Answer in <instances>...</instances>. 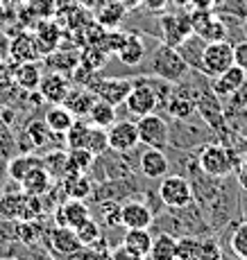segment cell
<instances>
[{
    "mask_svg": "<svg viewBox=\"0 0 247 260\" xmlns=\"http://www.w3.org/2000/svg\"><path fill=\"white\" fill-rule=\"evenodd\" d=\"M198 260H223V247L215 238H200Z\"/></svg>",
    "mask_w": 247,
    "mask_h": 260,
    "instance_id": "47",
    "label": "cell"
},
{
    "mask_svg": "<svg viewBox=\"0 0 247 260\" xmlns=\"http://www.w3.org/2000/svg\"><path fill=\"white\" fill-rule=\"evenodd\" d=\"M0 260H14V258H0Z\"/></svg>",
    "mask_w": 247,
    "mask_h": 260,
    "instance_id": "60",
    "label": "cell"
},
{
    "mask_svg": "<svg viewBox=\"0 0 247 260\" xmlns=\"http://www.w3.org/2000/svg\"><path fill=\"white\" fill-rule=\"evenodd\" d=\"M43 197H37V194H23V204L21 211H18V219H41L43 217Z\"/></svg>",
    "mask_w": 247,
    "mask_h": 260,
    "instance_id": "40",
    "label": "cell"
},
{
    "mask_svg": "<svg viewBox=\"0 0 247 260\" xmlns=\"http://www.w3.org/2000/svg\"><path fill=\"white\" fill-rule=\"evenodd\" d=\"M43 166V156H37V154H14L7 163V172H9V179L16 183L23 181V177L28 172H32L34 168H41Z\"/></svg>",
    "mask_w": 247,
    "mask_h": 260,
    "instance_id": "26",
    "label": "cell"
},
{
    "mask_svg": "<svg viewBox=\"0 0 247 260\" xmlns=\"http://www.w3.org/2000/svg\"><path fill=\"white\" fill-rule=\"evenodd\" d=\"M245 138H247V136H245Z\"/></svg>",
    "mask_w": 247,
    "mask_h": 260,
    "instance_id": "61",
    "label": "cell"
},
{
    "mask_svg": "<svg viewBox=\"0 0 247 260\" xmlns=\"http://www.w3.org/2000/svg\"><path fill=\"white\" fill-rule=\"evenodd\" d=\"M9 57L14 63H25V61H37L41 57V50H39L37 41H34V34L21 32L16 39L9 41Z\"/></svg>",
    "mask_w": 247,
    "mask_h": 260,
    "instance_id": "17",
    "label": "cell"
},
{
    "mask_svg": "<svg viewBox=\"0 0 247 260\" xmlns=\"http://www.w3.org/2000/svg\"><path fill=\"white\" fill-rule=\"evenodd\" d=\"M154 222V211L143 202L120 204V226L125 229H150Z\"/></svg>",
    "mask_w": 247,
    "mask_h": 260,
    "instance_id": "14",
    "label": "cell"
},
{
    "mask_svg": "<svg viewBox=\"0 0 247 260\" xmlns=\"http://www.w3.org/2000/svg\"><path fill=\"white\" fill-rule=\"evenodd\" d=\"M206 46V41L200 34H188V37L184 39V41L177 46V52L181 54V59H184L186 63H188L190 71H200V61H202V50Z\"/></svg>",
    "mask_w": 247,
    "mask_h": 260,
    "instance_id": "27",
    "label": "cell"
},
{
    "mask_svg": "<svg viewBox=\"0 0 247 260\" xmlns=\"http://www.w3.org/2000/svg\"><path fill=\"white\" fill-rule=\"evenodd\" d=\"M150 260H175L177 258V238L173 233L163 231L152 240V249H150Z\"/></svg>",
    "mask_w": 247,
    "mask_h": 260,
    "instance_id": "31",
    "label": "cell"
},
{
    "mask_svg": "<svg viewBox=\"0 0 247 260\" xmlns=\"http://www.w3.org/2000/svg\"><path fill=\"white\" fill-rule=\"evenodd\" d=\"M161 32H163L166 46L177 48L188 34H193L190 14H163L161 16Z\"/></svg>",
    "mask_w": 247,
    "mask_h": 260,
    "instance_id": "12",
    "label": "cell"
},
{
    "mask_svg": "<svg viewBox=\"0 0 247 260\" xmlns=\"http://www.w3.org/2000/svg\"><path fill=\"white\" fill-rule=\"evenodd\" d=\"M195 9H213L218 7V0H188Z\"/></svg>",
    "mask_w": 247,
    "mask_h": 260,
    "instance_id": "54",
    "label": "cell"
},
{
    "mask_svg": "<svg viewBox=\"0 0 247 260\" xmlns=\"http://www.w3.org/2000/svg\"><path fill=\"white\" fill-rule=\"evenodd\" d=\"M136 129H139V143H143L145 147H168V122L163 118H159L157 113L141 116L139 122H136Z\"/></svg>",
    "mask_w": 247,
    "mask_h": 260,
    "instance_id": "8",
    "label": "cell"
},
{
    "mask_svg": "<svg viewBox=\"0 0 247 260\" xmlns=\"http://www.w3.org/2000/svg\"><path fill=\"white\" fill-rule=\"evenodd\" d=\"M70 82L64 73H57V71H50L48 75H43L41 82H39V95L50 104H62L66 100V95L70 93Z\"/></svg>",
    "mask_w": 247,
    "mask_h": 260,
    "instance_id": "13",
    "label": "cell"
},
{
    "mask_svg": "<svg viewBox=\"0 0 247 260\" xmlns=\"http://www.w3.org/2000/svg\"><path fill=\"white\" fill-rule=\"evenodd\" d=\"M75 233H77V240L82 242V247H91V244H95L98 240H102V229H100L98 222H93V219H87V222H82L77 229H75Z\"/></svg>",
    "mask_w": 247,
    "mask_h": 260,
    "instance_id": "45",
    "label": "cell"
},
{
    "mask_svg": "<svg viewBox=\"0 0 247 260\" xmlns=\"http://www.w3.org/2000/svg\"><path fill=\"white\" fill-rule=\"evenodd\" d=\"M127 16V7L118 0H104L98 9H95V21L102 25L104 29H114L123 23V18Z\"/></svg>",
    "mask_w": 247,
    "mask_h": 260,
    "instance_id": "23",
    "label": "cell"
},
{
    "mask_svg": "<svg viewBox=\"0 0 247 260\" xmlns=\"http://www.w3.org/2000/svg\"><path fill=\"white\" fill-rule=\"evenodd\" d=\"M139 168L148 179H161V177H166V172H168V156L163 154V149L148 147L143 154H141Z\"/></svg>",
    "mask_w": 247,
    "mask_h": 260,
    "instance_id": "19",
    "label": "cell"
},
{
    "mask_svg": "<svg viewBox=\"0 0 247 260\" xmlns=\"http://www.w3.org/2000/svg\"><path fill=\"white\" fill-rule=\"evenodd\" d=\"M87 118L91 120V124H95V127L109 129L116 122V107L109 102H104V100H95Z\"/></svg>",
    "mask_w": 247,
    "mask_h": 260,
    "instance_id": "33",
    "label": "cell"
},
{
    "mask_svg": "<svg viewBox=\"0 0 247 260\" xmlns=\"http://www.w3.org/2000/svg\"><path fill=\"white\" fill-rule=\"evenodd\" d=\"M125 39H127V34L125 32H120L118 27H114V29H104V37H102V41H100V48L104 50L107 54H116L120 50V46L125 43Z\"/></svg>",
    "mask_w": 247,
    "mask_h": 260,
    "instance_id": "48",
    "label": "cell"
},
{
    "mask_svg": "<svg viewBox=\"0 0 247 260\" xmlns=\"http://www.w3.org/2000/svg\"><path fill=\"white\" fill-rule=\"evenodd\" d=\"M45 240H48V251L52 256H59L62 260H87V251L77 240L75 229L57 224L45 231Z\"/></svg>",
    "mask_w": 247,
    "mask_h": 260,
    "instance_id": "3",
    "label": "cell"
},
{
    "mask_svg": "<svg viewBox=\"0 0 247 260\" xmlns=\"http://www.w3.org/2000/svg\"><path fill=\"white\" fill-rule=\"evenodd\" d=\"M109 260H145L141 253L132 251L129 247H125V244H118L116 249H112V256H109Z\"/></svg>",
    "mask_w": 247,
    "mask_h": 260,
    "instance_id": "52",
    "label": "cell"
},
{
    "mask_svg": "<svg viewBox=\"0 0 247 260\" xmlns=\"http://www.w3.org/2000/svg\"><path fill=\"white\" fill-rule=\"evenodd\" d=\"M166 109H168L173 120H190L195 116V102L193 95L184 91H173L166 100Z\"/></svg>",
    "mask_w": 247,
    "mask_h": 260,
    "instance_id": "22",
    "label": "cell"
},
{
    "mask_svg": "<svg viewBox=\"0 0 247 260\" xmlns=\"http://www.w3.org/2000/svg\"><path fill=\"white\" fill-rule=\"evenodd\" d=\"M23 190L18 192H5L0 194V219H18V211L23 204Z\"/></svg>",
    "mask_w": 247,
    "mask_h": 260,
    "instance_id": "37",
    "label": "cell"
},
{
    "mask_svg": "<svg viewBox=\"0 0 247 260\" xmlns=\"http://www.w3.org/2000/svg\"><path fill=\"white\" fill-rule=\"evenodd\" d=\"M141 3H145V7L152 9V12H161V9L166 7V3H168V0H141Z\"/></svg>",
    "mask_w": 247,
    "mask_h": 260,
    "instance_id": "56",
    "label": "cell"
},
{
    "mask_svg": "<svg viewBox=\"0 0 247 260\" xmlns=\"http://www.w3.org/2000/svg\"><path fill=\"white\" fill-rule=\"evenodd\" d=\"M157 194H159V202L166 208H184L188 204H193L190 181L188 177H181V174H166V177H161Z\"/></svg>",
    "mask_w": 247,
    "mask_h": 260,
    "instance_id": "6",
    "label": "cell"
},
{
    "mask_svg": "<svg viewBox=\"0 0 247 260\" xmlns=\"http://www.w3.org/2000/svg\"><path fill=\"white\" fill-rule=\"evenodd\" d=\"M43 122L48 124V129L52 134H66L68 132V127L75 122V116L68 111L64 104H52V107L45 111V116H43Z\"/></svg>",
    "mask_w": 247,
    "mask_h": 260,
    "instance_id": "30",
    "label": "cell"
},
{
    "mask_svg": "<svg viewBox=\"0 0 247 260\" xmlns=\"http://www.w3.org/2000/svg\"><path fill=\"white\" fill-rule=\"evenodd\" d=\"M16 84H14V77L7 68L0 66V109H7V104L14 100L16 95Z\"/></svg>",
    "mask_w": 247,
    "mask_h": 260,
    "instance_id": "46",
    "label": "cell"
},
{
    "mask_svg": "<svg viewBox=\"0 0 247 260\" xmlns=\"http://www.w3.org/2000/svg\"><path fill=\"white\" fill-rule=\"evenodd\" d=\"M132 86H134V82L125 77H98L89 91H93L98 100H104V102L118 107V104H125Z\"/></svg>",
    "mask_w": 247,
    "mask_h": 260,
    "instance_id": "9",
    "label": "cell"
},
{
    "mask_svg": "<svg viewBox=\"0 0 247 260\" xmlns=\"http://www.w3.org/2000/svg\"><path fill=\"white\" fill-rule=\"evenodd\" d=\"M54 179L50 177V172L41 168H34L32 172H28L21 181V190L25 194H37V197H45L48 192H52Z\"/></svg>",
    "mask_w": 247,
    "mask_h": 260,
    "instance_id": "18",
    "label": "cell"
},
{
    "mask_svg": "<svg viewBox=\"0 0 247 260\" xmlns=\"http://www.w3.org/2000/svg\"><path fill=\"white\" fill-rule=\"evenodd\" d=\"M107 57L109 54L100 46H87L82 52H79V63L91 68V71H100V68L107 63Z\"/></svg>",
    "mask_w": 247,
    "mask_h": 260,
    "instance_id": "42",
    "label": "cell"
},
{
    "mask_svg": "<svg viewBox=\"0 0 247 260\" xmlns=\"http://www.w3.org/2000/svg\"><path fill=\"white\" fill-rule=\"evenodd\" d=\"M245 79H247V73L234 63V66L227 68L225 73H220L218 77L211 79V91L218 95L220 100H229L231 95H234L240 86H243Z\"/></svg>",
    "mask_w": 247,
    "mask_h": 260,
    "instance_id": "15",
    "label": "cell"
},
{
    "mask_svg": "<svg viewBox=\"0 0 247 260\" xmlns=\"http://www.w3.org/2000/svg\"><path fill=\"white\" fill-rule=\"evenodd\" d=\"M89 129H91V124L84 122V118H75V122L70 124L68 132L64 134V136H66V145L68 147H84L87 136H89Z\"/></svg>",
    "mask_w": 247,
    "mask_h": 260,
    "instance_id": "43",
    "label": "cell"
},
{
    "mask_svg": "<svg viewBox=\"0 0 247 260\" xmlns=\"http://www.w3.org/2000/svg\"><path fill=\"white\" fill-rule=\"evenodd\" d=\"M152 233H150V229H127V233H125L123 238V244L125 247H129L132 251L141 253L143 258L150 256V249H152Z\"/></svg>",
    "mask_w": 247,
    "mask_h": 260,
    "instance_id": "32",
    "label": "cell"
},
{
    "mask_svg": "<svg viewBox=\"0 0 247 260\" xmlns=\"http://www.w3.org/2000/svg\"><path fill=\"white\" fill-rule=\"evenodd\" d=\"M190 23H193V32L200 34L204 41H223L229 34L225 21L218 14H213V9H195L190 14Z\"/></svg>",
    "mask_w": 247,
    "mask_h": 260,
    "instance_id": "10",
    "label": "cell"
},
{
    "mask_svg": "<svg viewBox=\"0 0 247 260\" xmlns=\"http://www.w3.org/2000/svg\"><path fill=\"white\" fill-rule=\"evenodd\" d=\"M12 77H14V84H16L21 91H37L43 73L37 61H25V63H16V66H14Z\"/></svg>",
    "mask_w": 247,
    "mask_h": 260,
    "instance_id": "21",
    "label": "cell"
},
{
    "mask_svg": "<svg viewBox=\"0 0 247 260\" xmlns=\"http://www.w3.org/2000/svg\"><path fill=\"white\" fill-rule=\"evenodd\" d=\"M118 59L125 63V66H139L141 61L145 59V54H148V50H145V41L141 39V34H127V39H125V43L120 46L118 52Z\"/></svg>",
    "mask_w": 247,
    "mask_h": 260,
    "instance_id": "24",
    "label": "cell"
},
{
    "mask_svg": "<svg viewBox=\"0 0 247 260\" xmlns=\"http://www.w3.org/2000/svg\"><path fill=\"white\" fill-rule=\"evenodd\" d=\"M229 247L236 258L247 260V219L236 224L234 233H231V238H229Z\"/></svg>",
    "mask_w": 247,
    "mask_h": 260,
    "instance_id": "41",
    "label": "cell"
},
{
    "mask_svg": "<svg viewBox=\"0 0 247 260\" xmlns=\"http://www.w3.org/2000/svg\"><path fill=\"white\" fill-rule=\"evenodd\" d=\"M200 251V238L193 233H186V236L177 238V258L175 260H198Z\"/></svg>",
    "mask_w": 247,
    "mask_h": 260,
    "instance_id": "44",
    "label": "cell"
},
{
    "mask_svg": "<svg viewBox=\"0 0 247 260\" xmlns=\"http://www.w3.org/2000/svg\"><path fill=\"white\" fill-rule=\"evenodd\" d=\"M118 3H123L127 9H134L136 5H141V0H118Z\"/></svg>",
    "mask_w": 247,
    "mask_h": 260,
    "instance_id": "58",
    "label": "cell"
},
{
    "mask_svg": "<svg viewBox=\"0 0 247 260\" xmlns=\"http://www.w3.org/2000/svg\"><path fill=\"white\" fill-rule=\"evenodd\" d=\"M59 188L64 190V197L73 199H87L93 194V181L89 174H66L59 181Z\"/></svg>",
    "mask_w": 247,
    "mask_h": 260,
    "instance_id": "25",
    "label": "cell"
},
{
    "mask_svg": "<svg viewBox=\"0 0 247 260\" xmlns=\"http://www.w3.org/2000/svg\"><path fill=\"white\" fill-rule=\"evenodd\" d=\"M245 37H247V18H245Z\"/></svg>",
    "mask_w": 247,
    "mask_h": 260,
    "instance_id": "59",
    "label": "cell"
},
{
    "mask_svg": "<svg viewBox=\"0 0 247 260\" xmlns=\"http://www.w3.org/2000/svg\"><path fill=\"white\" fill-rule=\"evenodd\" d=\"M79 5H82L84 9H89V12H95V9L100 7V5L104 3V0H77Z\"/></svg>",
    "mask_w": 247,
    "mask_h": 260,
    "instance_id": "57",
    "label": "cell"
},
{
    "mask_svg": "<svg viewBox=\"0 0 247 260\" xmlns=\"http://www.w3.org/2000/svg\"><path fill=\"white\" fill-rule=\"evenodd\" d=\"M16 149H18V143H16V138H14V134H12V127H9L5 113L0 111V156L9 161V158L16 154Z\"/></svg>",
    "mask_w": 247,
    "mask_h": 260,
    "instance_id": "36",
    "label": "cell"
},
{
    "mask_svg": "<svg viewBox=\"0 0 247 260\" xmlns=\"http://www.w3.org/2000/svg\"><path fill=\"white\" fill-rule=\"evenodd\" d=\"M45 68L57 73H73L75 66L79 63V52L77 50H52L45 54Z\"/></svg>",
    "mask_w": 247,
    "mask_h": 260,
    "instance_id": "29",
    "label": "cell"
},
{
    "mask_svg": "<svg viewBox=\"0 0 247 260\" xmlns=\"http://www.w3.org/2000/svg\"><path fill=\"white\" fill-rule=\"evenodd\" d=\"M238 183L247 192V161H240V166H238Z\"/></svg>",
    "mask_w": 247,
    "mask_h": 260,
    "instance_id": "55",
    "label": "cell"
},
{
    "mask_svg": "<svg viewBox=\"0 0 247 260\" xmlns=\"http://www.w3.org/2000/svg\"><path fill=\"white\" fill-rule=\"evenodd\" d=\"M125 107L132 116H148V113H154L159 107V95L157 88H154L152 79H136L132 91H129L127 100H125Z\"/></svg>",
    "mask_w": 247,
    "mask_h": 260,
    "instance_id": "7",
    "label": "cell"
},
{
    "mask_svg": "<svg viewBox=\"0 0 247 260\" xmlns=\"http://www.w3.org/2000/svg\"><path fill=\"white\" fill-rule=\"evenodd\" d=\"M234 63L247 73V39L234 46Z\"/></svg>",
    "mask_w": 247,
    "mask_h": 260,
    "instance_id": "53",
    "label": "cell"
},
{
    "mask_svg": "<svg viewBox=\"0 0 247 260\" xmlns=\"http://www.w3.org/2000/svg\"><path fill=\"white\" fill-rule=\"evenodd\" d=\"M100 213H102V222L107 226H120V204L118 199H104L100 202Z\"/></svg>",
    "mask_w": 247,
    "mask_h": 260,
    "instance_id": "49",
    "label": "cell"
},
{
    "mask_svg": "<svg viewBox=\"0 0 247 260\" xmlns=\"http://www.w3.org/2000/svg\"><path fill=\"white\" fill-rule=\"evenodd\" d=\"M25 134H28V145L32 149L43 147V145L50 141V136H52V132L48 129V124H45L43 120H34V122H30L28 129H25Z\"/></svg>",
    "mask_w": 247,
    "mask_h": 260,
    "instance_id": "39",
    "label": "cell"
},
{
    "mask_svg": "<svg viewBox=\"0 0 247 260\" xmlns=\"http://www.w3.org/2000/svg\"><path fill=\"white\" fill-rule=\"evenodd\" d=\"M193 102H195V113L202 118V122L209 129H213L215 134H220V136H223L227 129H229V127H227L223 100L211 91V86H209V88H204V91L195 93L193 95Z\"/></svg>",
    "mask_w": 247,
    "mask_h": 260,
    "instance_id": "4",
    "label": "cell"
},
{
    "mask_svg": "<svg viewBox=\"0 0 247 260\" xmlns=\"http://www.w3.org/2000/svg\"><path fill=\"white\" fill-rule=\"evenodd\" d=\"M107 136H109V149L118 154H127L129 149H134L139 145V129H136V122H132V120L114 122L107 129Z\"/></svg>",
    "mask_w": 247,
    "mask_h": 260,
    "instance_id": "11",
    "label": "cell"
},
{
    "mask_svg": "<svg viewBox=\"0 0 247 260\" xmlns=\"http://www.w3.org/2000/svg\"><path fill=\"white\" fill-rule=\"evenodd\" d=\"M34 41H37L39 50H41V54H48L52 52L54 46L59 43V29L54 23H41L37 27V34H34Z\"/></svg>",
    "mask_w": 247,
    "mask_h": 260,
    "instance_id": "34",
    "label": "cell"
},
{
    "mask_svg": "<svg viewBox=\"0 0 247 260\" xmlns=\"http://www.w3.org/2000/svg\"><path fill=\"white\" fill-rule=\"evenodd\" d=\"M150 71L152 75H157L159 79L170 84H181L186 77H188V63L181 59V54L177 52V48L166 46V43H159L157 50H154L152 59H150Z\"/></svg>",
    "mask_w": 247,
    "mask_h": 260,
    "instance_id": "2",
    "label": "cell"
},
{
    "mask_svg": "<svg viewBox=\"0 0 247 260\" xmlns=\"http://www.w3.org/2000/svg\"><path fill=\"white\" fill-rule=\"evenodd\" d=\"M195 161H198V168L204 174L215 179H227L240 166V156L236 152H231L229 147H225L223 143H206L200 149Z\"/></svg>",
    "mask_w": 247,
    "mask_h": 260,
    "instance_id": "1",
    "label": "cell"
},
{
    "mask_svg": "<svg viewBox=\"0 0 247 260\" xmlns=\"http://www.w3.org/2000/svg\"><path fill=\"white\" fill-rule=\"evenodd\" d=\"M220 12L229 14V16H238V18H247V0H223L220 3Z\"/></svg>",
    "mask_w": 247,
    "mask_h": 260,
    "instance_id": "51",
    "label": "cell"
},
{
    "mask_svg": "<svg viewBox=\"0 0 247 260\" xmlns=\"http://www.w3.org/2000/svg\"><path fill=\"white\" fill-rule=\"evenodd\" d=\"M95 154L87 147H68L66 152V166L68 174H89V170L95 166Z\"/></svg>",
    "mask_w": 247,
    "mask_h": 260,
    "instance_id": "28",
    "label": "cell"
},
{
    "mask_svg": "<svg viewBox=\"0 0 247 260\" xmlns=\"http://www.w3.org/2000/svg\"><path fill=\"white\" fill-rule=\"evenodd\" d=\"M89 217H91V211L87 204H84V199L68 197L57 211V224L59 226H68V229H77Z\"/></svg>",
    "mask_w": 247,
    "mask_h": 260,
    "instance_id": "16",
    "label": "cell"
},
{
    "mask_svg": "<svg viewBox=\"0 0 247 260\" xmlns=\"http://www.w3.org/2000/svg\"><path fill=\"white\" fill-rule=\"evenodd\" d=\"M43 168L50 172V177L54 181H62L64 177L68 174V166H66V152L62 149H52L43 156Z\"/></svg>",
    "mask_w": 247,
    "mask_h": 260,
    "instance_id": "35",
    "label": "cell"
},
{
    "mask_svg": "<svg viewBox=\"0 0 247 260\" xmlns=\"http://www.w3.org/2000/svg\"><path fill=\"white\" fill-rule=\"evenodd\" d=\"M84 147L91 149V152H93L95 156H102V154L109 149V136H107V129L91 124L89 136H87V143H84Z\"/></svg>",
    "mask_w": 247,
    "mask_h": 260,
    "instance_id": "38",
    "label": "cell"
},
{
    "mask_svg": "<svg viewBox=\"0 0 247 260\" xmlns=\"http://www.w3.org/2000/svg\"><path fill=\"white\" fill-rule=\"evenodd\" d=\"M95 100L98 98H95L93 91H89L87 86H77V88H70V93L66 95V100H64L62 104L75 118H87Z\"/></svg>",
    "mask_w": 247,
    "mask_h": 260,
    "instance_id": "20",
    "label": "cell"
},
{
    "mask_svg": "<svg viewBox=\"0 0 247 260\" xmlns=\"http://www.w3.org/2000/svg\"><path fill=\"white\" fill-rule=\"evenodd\" d=\"M231 66H234V46L227 39H223V41H206L202 50V61H200V73L204 77L213 79Z\"/></svg>",
    "mask_w": 247,
    "mask_h": 260,
    "instance_id": "5",
    "label": "cell"
},
{
    "mask_svg": "<svg viewBox=\"0 0 247 260\" xmlns=\"http://www.w3.org/2000/svg\"><path fill=\"white\" fill-rule=\"evenodd\" d=\"M14 260H54V256L50 251L39 249V244H32V247H25L23 244V251L14 253Z\"/></svg>",
    "mask_w": 247,
    "mask_h": 260,
    "instance_id": "50",
    "label": "cell"
}]
</instances>
